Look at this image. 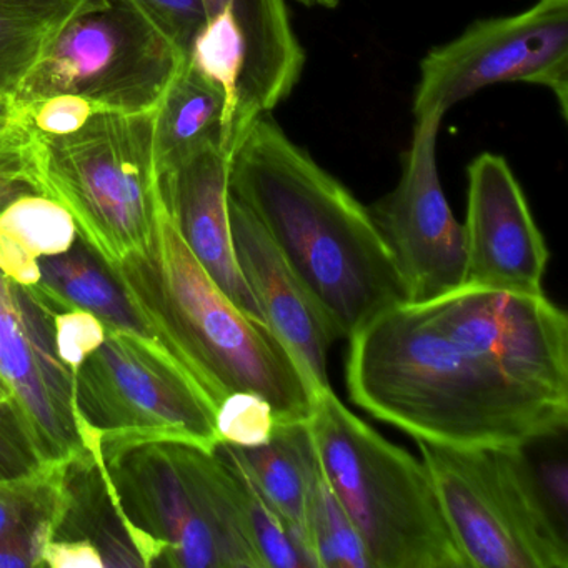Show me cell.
Here are the masks:
<instances>
[{
	"label": "cell",
	"mask_w": 568,
	"mask_h": 568,
	"mask_svg": "<svg viewBox=\"0 0 568 568\" xmlns=\"http://www.w3.org/2000/svg\"><path fill=\"white\" fill-rule=\"evenodd\" d=\"M348 342L351 400L415 440L528 447L567 427L568 395L495 354L448 292L394 305Z\"/></svg>",
	"instance_id": "1"
},
{
	"label": "cell",
	"mask_w": 568,
	"mask_h": 568,
	"mask_svg": "<svg viewBox=\"0 0 568 568\" xmlns=\"http://www.w3.org/2000/svg\"><path fill=\"white\" fill-rule=\"evenodd\" d=\"M229 192L267 232L337 338L407 302L404 278L368 209L271 114L255 118L232 145Z\"/></svg>",
	"instance_id": "2"
},
{
	"label": "cell",
	"mask_w": 568,
	"mask_h": 568,
	"mask_svg": "<svg viewBox=\"0 0 568 568\" xmlns=\"http://www.w3.org/2000/svg\"><path fill=\"white\" fill-rule=\"evenodd\" d=\"M214 408L234 392L271 402L277 422H307L314 382L265 324L217 287L161 205L144 251L109 267Z\"/></svg>",
	"instance_id": "3"
},
{
	"label": "cell",
	"mask_w": 568,
	"mask_h": 568,
	"mask_svg": "<svg viewBox=\"0 0 568 568\" xmlns=\"http://www.w3.org/2000/svg\"><path fill=\"white\" fill-rule=\"evenodd\" d=\"M89 452L144 567L264 568L234 477L214 450L101 434Z\"/></svg>",
	"instance_id": "4"
},
{
	"label": "cell",
	"mask_w": 568,
	"mask_h": 568,
	"mask_svg": "<svg viewBox=\"0 0 568 568\" xmlns=\"http://www.w3.org/2000/svg\"><path fill=\"white\" fill-rule=\"evenodd\" d=\"M307 428L372 568H470L424 462L348 410L332 387L315 392Z\"/></svg>",
	"instance_id": "5"
},
{
	"label": "cell",
	"mask_w": 568,
	"mask_h": 568,
	"mask_svg": "<svg viewBox=\"0 0 568 568\" xmlns=\"http://www.w3.org/2000/svg\"><path fill=\"white\" fill-rule=\"evenodd\" d=\"M155 111H95L72 134L31 135L18 154V184L68 209L79 239L109 267L144 251L161 211Z\"/></svg>",
	"instance_id": "6"
},
{
	"label": "cell",
	"mask_w": 568,
	"mask_h": 568,
	"mask_svg": "<svg viewBox=\"0 0 568 568\" xmlns=\"http://www.w3.org/2000/svg\"><path fill=\"white\" fill-rule=\"evenodd\" d=\"M415 442L468 567H568L564 525L525 454L527 447Z\"/></svg>",
	"instance_id": "7"
},
{
	"label": "cell",
	"mask_w": 568,
	"mask_h": 568,
	"mask_svg": "<svg viewBox=\"0 0 568 568\" xmlns=\"http://www.w3.org/2000/svg\"><path fill=\"white\" fill-rule=\"evenodd\" d=\"M187 55L134 0H84L61 26L14 101L22 112L55 95L94 111H155Z\"/></svg>",
	"instance_id": "8"
},
{
	"label": "cell",
	"mask_w": 568,
	"mask_h": 568,
	"mask_svg": "<svg viewBox=\"0 0 568 568\" xmlns=\"http://www.w3.org/2000/svg\"><path fill=\"white\" fill-rule=\"evenodd\" d=\"M75 408L92 435L168 438L214 450L215 408L199 385L161 352L124 332H105L75 372Z\"/></svg>",
	"instance_id": "9"
},
{
	"label": "cell",
	"mask_w": 568,
	"mask_h": 568,
	"mask_svg": "<svg viewBox=\"0 0 568 568\" xmlns=\"http://www.w3.org/2000/svg\"><path fill=\"white\" fill-rule=\"evenodd\" d=\"M541 85L568 109V0H538L527 11L481 19L420 62L415 119L445 115L475 92L497 84Z\"/></svg>",
	"instance_id": "10"
},
{
	"label": "cell",
	"mask_w": 568,
	"mask_h": 568,
	"mask_svg": "<svg viewBox=\"0 0 568 568\" xmlns=\"http://www.w3.org/2000/svg\"><path fill=\"white\" fill-rule=\"evenodd\" d=\"M440 114L415 119L397 187L368 207L407 288L424 302L465 284L464 225L445 197L437 165Z\"/></svg>",
	"instance_id": "11"
},
{
	"label": "cell",
	"mask_w": 568,
	"mask_h": 568,
	"mask_svg": "<svg viewBox=\"0 0 568 568\" xmlns=\"http://www.w3.org/2000/svg\"><path fill=\"white\" fill-rule=\"evenodd\" d=\"M0 381L45 464L88 454L75 408V374L59 358L51 314L0 272Z\"/></svg>",
	"instance_id": "12"
},
{
	"label": "cell",
	"mask_w": 568,
	"mask_h": 568,
	"mask_svg": "<svg viewBox=\"0 0 568 568\" xmlns=\"http://www.w3.org/2000/svg\"><path fill=\"white\" fill-rule=\"evenodd\" d=\"M467 179L465 284L544 294L550 252L510 165L484 152L468 165Z\"/></svg>",
	"instance_id": "13"
},
{
	"label": "cell",
	"mask_w": 568,
	"mask_h": 568,
	"mask_svg": "<svg viewBox=\"0 0 568 568\" xmlns=\"http://www.w3.org/2000/svg\"><path fill=\"white\" fill-rule=\"evenodd\" d=\"M229 221L239 268L265 324L297 358L317 390L331 387L328 352L338 338L324 312L257 219L231 192Z\"/></svg>",
	"instance_id": "14"
},
{
	"label": "cell",
	"mask_w": 568,
	"mask_h": 568,
	"mask_svg": "<svg viewBox=\"0 0 568 568\" xmlns=\"http://www.w3.org/2000/svg\"><path fill=\"white\" fill-rule=\"evenodd\" d=\"M229 164L231 151L224 145H211L158 175L159 194L179 234L212 281L239 311L265 324L234 254L229 221Z\"/></svg>",
	"instance_id": "15"
},
{
	"label": "cell",
	"mask_w": 568,
	"mask_h": 568,
	"mask_svg": "<svg viewBox=\"0 0 568 568\" xmlns=\"http://www.w3.org/2000/svg\"><path fill=\"white\" fill-rule=\"evenodd\" d=\"M39 268L38 284L26 288L49 314L72 308L91 312L105 331L132 335L171 358L189 375L171 345L125 295L109 265L81 239L64 254L39 258Z\"/></svg>",
	"instance_id": "16"
},
{
	"label": "cell",
	"mask_w": 568,
	"mask_h": 568,
	"mask_svg": "<svg viewBox=\"0 0 568 568\" xmlns=\"http://www.w3.org/2000/svg\"><path fill=\"white\" fill-rule=\"evenodd\" d=\"M234 118L224 91L185 59L155 109V174L181 165L211 145L232 151Z\"/></svg>",
	"instance_id": "17"
},
{
	"label": "cell",
	"mask_w": 568,
	"mask_h": 568,
	"mask_svg": "<svg viewBox=\"0 0 568 568\" xmlns=\"http://www.w3.org/2000/svg\"><path fill=\"white\" fill-rule=\"evenodd\" d=\"M232 447L314 565L308 545L307 514L318 462L307 422H277L267 444L251 448Z\"/></svg>",
	"instance_id": "18"
},
{
	"label": "cell",
	"mask_w": 568,
	"mask_h": 568,
	"mask_svg": "<svg viewBox=\"0 0 568 568\" xmlns=\"http://www.w3.org/2000/svg\"><path fill=\"white\" fill-rule=\"evenodd\" d=\"M207 19L232 12L244 32L242 84L257 98L284 94L301 81L305 51L285 0H204Z\"/></svg>",
	"instance_id": "19"
},
{
	"label": "cell",
	"mask_w": 568,
	"mask_h": 568,
	"mask_svg": "<svg viewBox=\"0 0 568 568\" xmlns=\"http://www.w3.org/2000/svg\"><path fill=\"white\" fill-rule=\"evenodd\" d=\"M214 452L234 477L245 525L264 568H314L311 558L298 547L274 505L262 494L239 460L234 447L227 442H219Z\"/></svg>",
	"instance_id": "20"
},
{
	"label": "cell",
	"mask_w": 568,
	"mask_h": 568,
	"mask_svg": "<svg viewBox=\"0 0 568 568\" xmlns=\"http://www.w3.org/2000/svg\"><path fill=\"white\" fill-rule=\"evenodd\" d=\"M308 545L315 568H372L357 528L321 467L308 498Z\"/></svg>",
	"instance_id": "21"
},
{
	"label": "cell",
	"mask_w": 568,
	"mask_h": 568,
	"mask_svg": "<svg viewBox=\"0 0 568 568\" xmlns=\"http://www.w3.org/2000/svg\"><path fill=\"white\" fill-rule=\"evenodd\" d=\"M0 232L38 261L71 251L79 237L68 209L41 194L21 195L6 205Z\"/></svg>",
	"instance_id": "22"
},
{
	"label": "cell",
	"mask_w": 568,
	"mask_h": 568,
	"mask_svg": "<svg viewBox=\"0 0 568 568\" xmlns=\"http://www.w3.org/2000/svg\"><path fill=\"white\" fill-rule=\"evenodd\" d=\"M187 59L209 81L224 91L235 122L247 59L244 32L235 16L224 12L207 19V24L195 36Z\"/></svg>",
	"instance_id": "23"
},
{
	"label": "cell",
	"mask_w": 568,
	"mask_h": 568,
	"mask_svg": "<svg viewBox=\"0 0 568 568\" xmlns=\"http://www.w3.org/2000/svg\"><path fill=\"white\" fill-rule=\"evenodd\" d=\"M68 465L45 464L32 474L0 478V538L39 518H61Z\"/></svg>",
	"instance_id": "24"
},
{
	"label": "cell",
	"mask_w": 568,
	"mask_h": 568,
	"mask_svg": "<svg viewBox=\"0 0 568 568\" xmlns=\"http://www.w3.org/2000/svg\"><path fill=\"white\" fill-rule=\"evenodd\" d=\"M59 26L0 2V92L16 95Z\"/></svg>",
	"instance_id": "25"
},
{
	"label": "cell",
	"mask_w": 568,
	"mask_h": 568,
	"mask_svg": "<svg viewBox=\"0 0 568 568\" xmlns=\"http://www.w3.org/2000/svg\"><path fill=\"white\" fill-rule=\"evenodd\" d=\"M277 415L267 398L254 392H234L215 408V427L221 442L251 448L267 444Z\"/></svg>",
	"instance_id": "26"
},
{
	"label": "cell",
	"mask_w": 568,
	"mask_h": 568,
	"mask_svg": "<svg viewBox=\"0 0 568 568\" xmlns=\"http://www.w3.org/2000/svg\"><path fill=\"white\" fill-rule=\"evenodd\" d=\"M54 345L59 358L78 372L105 338V327L94 314L81 308L51 314Z\"/></svg>",
	"instance_id": "27"
},
{
	"label": "cell",
	"mask_w": 568,
	"mask_h": 568,
	"mask_svg": "<svg viewBox=\"0 0 568 568\" xmlns=\"http://www.w3.org/2000/svg\"><path fill=\"white\" fill-rule=\"evenodd\" d=\"M135 4L189 55L195 36L207 24L204 0H134Z\"/></svg>",
	"instance_id": "28"
},
{
	"label": "cell",
	"mask_w": 568,
	"mask_h": 568,
	"mask_svg": "<svg viewBox=\"0 0 568 568\" xmlns=\"http://www.w3.org/2000/svg\"><path fill=\"white\" fill-rule=\"evenodd\" d=\"M58 524V515H52L0 538V568L42 567L45 545L54 535Z\"/></svg>",
	"instance_id": "29"
},
{
	"label": "cell",
	"mask_w": 568,
	"mask_h": 568,
	"mask_svg": "<svg viewBox=\"0 0 568 568\" xmlns=\"http://www.w3.org/2000/svg\"><path fill=\"white\" fill-rule=\"evenodd\" d=\"M94 108L78 95H55L24 112L42 134L64 135L79 131L94 114Z\"/></svg>",
	"instance_id": "30"
},
{
	"label": "cell",
	"mask_w": 568,
	"mask_h": 568,
	"mask_svg": "<svg viewBox=\"0 0 568 568\" xmlns=\"http://www.w3.org/2000/svg\"><path fill=\"white\" fill-rule=\"evenodd\" d=\"M31 131L32 122L18 108L14 95L0 92V182L14 178L19 151Z\"/></svg>",
	"instance_id": "31"
},
{
	"label": "cell",
	"mask_w": 568,
	"mask_h": 568,
	"mask_svg": "<svg viewBox=\"0 0 568 568\" xmlns=\"http://www.w3.org/2000/svg\"><path fill=\"white\" fill-rule=\"evenodd\" d=\"M42 567L102 568L101 550L85 538H51L42 555Z\"/></svg>",
	"instance_id": "32"
},
{
	"label": "cell",
	"mask_w": 568,
	"mask_h": 568,
	"mask_svg": "<svg viewBox=\"0 0 568 568\" xmlns=\"http://www.w3.org/2000/svg\"><path fill=\"white\" fill-rule=\"evenodd\" d=\"M0 438L39 455L31 432H29L21 412L16 407L14 400H12L11 394H9L2 381H0Z\"/></svg>",
	"instance_id": "33"
},
{
	"label": "cell",
	"mask_w": 568,
	"mask_h": 568,
	"mask_svg": "<svg viewBox=\"0 0 568 568\" xmlns=\"http://www.w3.org/2000/svg\"><path fill=\"white\" fill-rule=\"evenodd\" d=\"M45 462L34 452L0 438V478L21 477L41 468Z\"/></svg>",
	"instance_id": "34"
},
{
	"label": "cell",
	"mask_w": 568,
	"mask_h": 568,
	"mask_svg": "<svg viewBox=\"0 0 568 568\" xmlns=\"http://www.w3.org/2000/svg\"><path fill=\"white\" fill-rule=\"evenodd\" d=\"M0 2L34 12L55 24H62L84 0H0Z\"/></svg>",
	"instance_id": "35"
},
{
	"label": "cell",
	"mask_w": 568,
	"mask_h": 568,
	"mask_svg": "<svg viewBox=\"0 0 568 568\" xmlns=\"http://www.w3.org/2000/svg\"><path fill=\"white\" fill-rule=\"evenodd\" d=\"M294 2L305 8L335 9L338 6V0H294Z\"/></svg>",
	"instance_id": "36"
}]
</instances>
